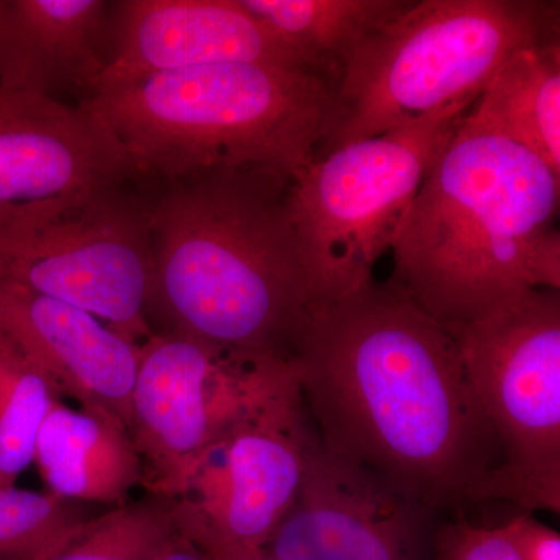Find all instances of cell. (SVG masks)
Listing matches in <instances>:
<instances>
[{
    "instance_id": "10",
    "label": "cell",
    "mask_w": 560,
    "mask_h": 560,
    "mask_svg": "<svg viewBox=\"0 0 560 560\" xmlns=\"http://www.w3.org/2000/svg\"><path fill=\"white\" fill-rule=\"evenodd\" d=\"M312 433L300 399L213 445L172 500L178 534L209 560L265 555L300 492Z\"/></svg>"
},
{
    "instance_id": "23",
    "label": "cell",
    "mask_w": 560,
    "mask_h": 560,
    "mask_svg": "<svg viewBox=\"0 0 560 560\" xmlns=\"http://www.w3.org/2000/svg\"><path fill=\"white\" fill-rule=\"evenodd\" d=\"M506 526L522 560H560L558 530L536 521L529 514L512 518Z\"/></svg>"
},
{
    "instance_id": "25",
    "label": "cell",
    "mask_w": 560,
    "mask_h": 560,
    "mask_svg": "<svg viewBox=\"0 0 560 560\" xmlns=\"http://www.w3.org/2000/svg\"><path fill=\"white\" fill-rule=\"evenodd\" d=\"M253 560H276V559L270 558V556H268V555H261V556H259V558H256Z\"/></svg>"
},
{
    "instance_id": "17",
    "label": "cell",
    "mask_w": 560,
    "mask_h": 560,
    "mask_svg": "<svg viewBox=\"0 0 560 560\" xmlns=\"http://www.w3.org/2000/svg\"><path fill=\"white\" fill-rule=\"evenodd\" d=\"M469 116L528 150L560 178L559 40L515 51Z\"/></svg>"
},
{
    "instance_id": "7",
    "label": "cell",
    "mask_w": 560,
    "mask_h": 560,
    "mask_svg": "<svg viewBox=\"0 0 560 560\" xmlns=\"http://www.w3.org/2000/svg\"><path fill=\"white\" fill-rule=\"evenodd\" d=\"M0 280L83 308L136 345L149 340L151 243L142 180L0 210Z\"/></svg>"
},
{
    "instance_id": "6",
    "label": "cell",
    "mask_w": 560,
    "mask_h": 560,
    "mask_svg": "<svg viewBox=\"0 0 560 560\" xmlns=\"http://www.w3.org/2000/svg\"><path fill=\"white\" fill-rule=\"evenodd\" d=\"M475 103L348 143L313 162L290 191L302 260L320 301L361 289L393 248L412 201Z\"/></svg>"
},
{
    "instance_id": "14",
    "label": "cell",
    "mask_w": 560,
    "mask_h": 560,
    "mask_svg": "<svg viewBox=\"0 0 560 560\" xmlns=\"http://www.w3.org/2000/svg\"><path fill=\"white\" fill-rule=\"evenodd\" d=\"M0 335L46 374L61 399L128 427L140 345L83 308L2 280Z\"/></svg>"
},
{
    "instance_id": "16",
    "label": "cell",
    "mask_w": 560,
    "mask_h": 560,
    "mask_svg": "<svg viewBox=\"0 0 560 560\" xmlns=\"http://www.w3.org/2000/svg\"><path fill=\"white\" fill-rule=\"evenodd\" d=\"M33 464L47 492L88 506H120L142 488L128 427L105 412L72 410L61 399L40 423Z\"/></svg>"
},
{
    "instance_id": "11",
    "label": "cell",
    "mask_w": 560,
    "mask_h": 560,
    "mask_svg": "<svg viewBox=\"0 0 560 560\" xmlns=\"http://www.w3.org/2000/svg\"><path fill=\"white\" fill-rule=\"evenodd\" d=\"M436 512L313 430L304 478L265 555L276 560H429Z\"/></svg>"
},
{
    "instance_id": "9",
    "label": "cell",
    "mask_w": 560,
    "mask_h": 560,
    "mask_svg": "<svg viewBox=\"0 0 560 560\" xmlns=\"http://www.w3.org/2000/svg\"><path fill=\"white\" fill-rule=\"evenodd\" d=\"M451 334L503 452L488 500L559 514V291L530 290Z\"/></svg>"
},
{
    "instance_id": "19",
    "label": "cell",
    "mask_w": 560,
    "mask_h": 560,
    "mask_svg": "<svg viewBox=\"0 0 560 560\" xmlns=\"http://www.w3.org/2000/svg\"><path fill=\"white\" fill-rule=\"evenodd\" d=\"M60 399L46 374L0 335V488L16 486L32 466L40 423Z\"/></svg>"
},
{
    "instance_id": "21",
    "label": "cell",
    "mask_w": 560,
    "mask_h": 560,
    "mask_svg": "<svg viewBox=\"0 0 560 560\" xmlns=\"http://www.w3.org/2000/svg\"><path fill=\"white\" fill-rule=\"evenodd\" d=\"M92 517L88 504L47 490L0 488V560H49Z\"/></svg>"
},
{
    "instance_id": "22",
    "label": "cell",
    "mask_w": 560,
    "mask_h": 560,
    "mask_svg": "<svg viewBox=\"0 0 560 560\" xmlns=\"http://www.w3.org/2000/svg\"><path fill=\"white\" fill-rule=\"evenodd\" d=\"M438 560H522L508 526L485 528L469 522L445 523L434 533Z\"/></svg>"
},
{
    "instance_id": "5",
    "label": "cell",
    "mask_w": 560,
    "mask_h": 560,
    "mask_svg": "<svg viewBox=\"0 0 560 560\" xmlns=\"http://www.w3.org/2000/svg\"><path fill=\"white\" fill-rule=\"evenodd\" d=\"M558 13L534 0H411L350 55L319 156L477 102L515 51L559 40Z\"/></svg>"
},
{
    "instance_id": "1",
    "label": "cell",
    "mask_w": 560,
    "mask_h": 560,
    "mask_svg": "<svg viewBox=\"0 0 560 560\" xmlns=\"http://www.w3.org/2000/svg\"><path fill=\"white\" fill-rule=\"evenodd\" d=\"M293 364L327 448L436 514L488 500L503 452L458 342L389 280L320 302Z\"/></svg>"
},
{
    "instance_id": "15",
    "label": "cell",
    "mask_w": 560,
    "mask_h": 560,
    "mask_svg": "<svg viewBox=\"0 0 560 560\" xmlns=\"http://www.w3.org/2000/svg\"><path fill=\"white\" fill-rule=\"evenodd\" d=\"M110 13L105 0H0V86L90 97L108 60Z\"/></svg>"
},
{
    "instance_id": "3",
    "label": "cell",
    "mask_w": 560,
    "mask_h": 560,
    "mask_svg": "<svg viewBox=\"0 0 560 560\" xmlns=\"http://www.w3.org/2000/svg\"><path fill=\"white\" fill-rule=\"evenodd\" d=\"M560 178L466 114L394 242L389 282L448 331L560 289Z\"/></svg>"
},
{
    "instance_id": "2",
    "label": "cell",
    "mask_w": 560,
    "mask_h": 560,
    "mask_svg": "<svg viewBox=\"0 0 560 560\" xmlns=\"http://www.w3.org/2000/svg\"><path fill=\"white\" fill-rule=\"evenodd\" d=\"M142 183L151 331L293 361L323 302L291 221L294 179L220 167Z\"/></svg>"
},
{
    "instance_id": "13",
    "label": "cell",
    "mask_w": 560,
    "mask_h": 560,
    "mask_svg": "<svg viewBox=\"0 0 560 560\" xmlns=\"http://www.w3.org/2000/svg\"><path fill=\"white\" fill-rule=\"evenodd\" d=\"M139 180L124 147L86 106L0 86V210Z\"/></svg>"
},
{
    "instance_id": "8",
    "label": "cell",
    "mask_w": 560,
    "mask_h": 560,
    "mask_svg": "<svg viewBox=\"0 0 560 560\" xmlns=\"http://www.w3.org/2000/svg\"><path fill=\"white\" fill-rule=\"evenodd\" d=\"M300 399L293 361L151 334L140 345L128 422L142 489L175 500L213 445Z\"/></svg>"
},
{
    "instance_id": "12",
    "label": "cell",
    "mask_w": 560,
    "mask_h": 560,
    "mask_svg": "<svg viewBox=\"0 0 560 560\" xmlns=\"http://www.w3.org/2000/svg\"><path fill=\"white\" fill-rule=\"evenodd\" d=\"M221 62L316 72L241 0H124L113 2L108 60L90 97L147 77Z\"/></svg>"
},
{
    "instance_id": "24",
    "label": "cell",
    "mask_w": 560,
    "mask_h": 560,
    "mask_svg": "<svg viewBox=\"0 0 560 560\" xmlns=\"http://www.w3.org/2000/svg\"><path fill=\"white\" fill-rule=\"evenodd\" d=\"M151 560H209L194 544L184 539L178 530Z\"/></svg>"
},
{
    "instance_id": "20",
    "label": "cell",
    "mask_w": 560,
    "mask_h": 560,
    "mask_svg": "<svg viewBox=\"0 0 560 560\" xmlns=\"http://www.w3.org/2000/svg\"><path fill=\"white\" fill-rule=\"evenodd\" d=\"M175 533L172 500L145 493L92 517L49 560H151Z\"/></svg>"
},
{
    "instance_id": "18",
    "label": "cell",
    "mask_w": 560,
    "mask_h": 560,
    "mask_svg": "<svg viewBox=\"0 0 560 560\" xmlns=\"http://www.w3.org/2000/svg\"><path fill=\"white\" fill-rule=\"evenodd\" d=\"M253 16L337 86L353 50L411 0H241Z\"/></svg>"
},
{
    "instance_id": "4",
    "label": "cell",
    "mask_w": 560,
    "mask_h": 560,
    "mask_svg": "<svg viewBox=\"0 0 560 560\" xmlns=\"http://www.w3.org/2000/svg\"><path fill=\"white\" fill-rule=\"evenodd\" d=\"M105 121L139 180L260 167L296 180L318 160L337 86L312 70L221 62L160 73L80 102Z\"/></svg>"
}]
</instances>
